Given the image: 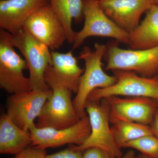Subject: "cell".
Here are the masks:
<instances>
[{
    "instance_id": "obj_8",
    "label": "cell",
    "mask_w": 158,
    "mask_h": 158,
    "mask_svg": "<svg viewBox=\"0 0 158 158\" xmlns=\"http://www.w3.org/2000/svg\"><path fill=\"white\" fill-rule=\"evenodd\" d=\"M113 72L116 83L107 88L94 90L88 101H100L110 96L144 97L158 101V76L145 77L130 71Z\"/></svg>"
},
{
    "instance_id": "obj_5",
    "label": "cell",
    "mask_w": 158,
    "mask_h": 158,
    "mask_svg": "<svg viewBox=\"0 0 158 158\" xmlns=\"http://www.w3.org/2000/svg\"><path fill=\"white\" fill-rule=\"evenodd\" d=\"M11 34L0 29V87L10 94L32 90L29 77L24 74L28 69L25 60L15 50Z\"/></svg>"
},
{
    "instance_id": "obj_26",
    "label": "cell",
    "mask_w": 158,
    "mask_h": 158,
    "mask_svg": "<svg viewBox=\"0 0 158 158\" xmlns=\"http://www.w3.org/2000/svg\"><path fill=\"white\" fill-rule=\"evenodd\" d=\"M136 158H152L148 156H147L144 155L142 154H140L139 155L136 157Z\"/></svg>"
},
{
    "instance_id": "obj_28",
    "label": "cell",
    "mask_w": 158,
    "mask_h": 158,
    "mask_svg": "<svg viewBox=\"0 0 158 158\" xmlns=\"http://www.w3.org/2000/svg\"></svg>"
},
{
    "instance_id": "obj_20",
    "label": "cell",
    "mask_w": 158,
    "mask_h": 158,
    "mask_svg": "<svg viewBox=\"0 0 158 158\" xmlns=\"http://www.w3.org/2000/svg\"><path fill=\"white\" fill-rule=\"evenodd\" d=\"M123 148L137 150L152 158H158V138L154 135L145 136L125 144Z\"/></svg>"
},
{
    "instance_id": "obj_6",
    "label": "cell",
    "mask_w": 158,
    "mask_h": 158,
    "mask_svg": "<svg viewBox=\"0 0 158 158\" xmlns=\"http://www.w3.org/2000/svg\"><path fill=\"white\" fill-rule=\"evenodd\" d=\"M11 41L27 62L32 90L50 88L45 79L46 71L52 64L51 51L48 47L23 28L15 35H11Z\"/></svg>"
},
{
    "instance_id": "obj_13",
    "label": "cell",
    "mask_w": 158,
    "mask_h": 158,
    "mask_svg": "<svg viewBox=\"0 0 158 158\" xmlns=\"http://www.w3.org/2000/svg\"><path fill=\"white\" fill-rule=\"evenodd\" d=\"M98 3L108 17L129 34L139 26L142 15L154 4L152 0H99Z\"/></svg>"
},
{
    "instance_id": "obj_1",
    "label": "cell",
    "mask_w": 158,
    "mask_h": 158,
    "mask_svg": "<svg viewBox=\"0 0 158 158\" xmlns=\"http://www.w3.org/2000/svg\"><path fill=\"white\" fill-rule=\"evenodd\" d=\"M45 79L52 94L37 118L36 126L60 129L75 124L80 118L74 106L73 92L57 80L51 65L46 71Z\"/></svg>"
},
{
    "instance_id": "obj_11",
    "label": "cell",
    "mask_w": 158,
    "mask_h": 158,
    "mask_svg": "<svg viewBox=\"0 0 158 158\" xmlns=\"http://www.w3.org/2000/svg\"><path fill=\"white\" fill-rule=\"evenodd\" d=\"M30 131L32 136L31 146L46 149L66 144L81 145L90 135L91 128L87 114L69 127L58 129L51 127H37L35 125Z\"/></svg>"
},
{
    "instance_id": "obj_16",
    "label": "cell",
    "mask_w": 158,
    "mask_h": 158,
    "mask_svg": "<svg viewBox=\"0 0 158 158\" xmlns=\"http://www.w3.org/2000/svg\"><path fill=\"white\" fill-rule=\"evenodd\" d=\"M52 69L55 77L73 93H77L84 69L78 64L72 50L66 53L51 51Z\"/></svg>"
},
{
    "instance_id": "obj_10",
    "label": "cell",
    "mask_w": 158,
    "mask_h": 158,
    "mask_svg": "<svg viewBox=\"0 0 158 158\" xmlns=\"http://www.w3.org/2000/svg\"><path fill=\"white\" fill-rule=\"evenodd\" d=\"M52 94L50 88L11 94L6 101V114L19 127L30 131Z\"/></svg>"
},
{
    "instance_id": "obj_14",
    "label": "cell",
    "mask_w": 158,
    "mask_h": 158,
    "mask_svg": "<svg viewBox=\"0 0 158 158\" xmlns=\"http://www.w3.org/2000/svg\"><path fill=\"white\" fill-rule=\"evenodd\" d=\"M48 3L49 0H1V29L15 35L31 15Z\"/></svg>"
},
{
    "instance_id": "obj_25",
    "label": "cell",
    "mask_w": 158,
    "mask_h": 158,
    "mask_svg": "<svg viewBox=\"0 0 158 158\" xmlns=\"http://www.w3.org/2000/svg\"><path fill=\"white\" fill-rule=\"evenodd\" d=\"M120 158H136V156L133 151L130 150Z\"/></svg>"
},
{
    "instance_id": "obj_24",
    "label": "cell",
    "mask_w": 158,
    "mask_h": 158,
    "mask_svg": "<svg viewBox=\"0 0 158 158\" xmlns=\"http://www.w3.org/2000/svg\"><path fill=\"white\" fill-rule=\"evenodd\" d=\"M149 126L152 130L153 135L158 138V108Z\"/></svg>"
},
{
    "instance_id": "obj_2",
    "label": "cell",
    "mask_w": 158,
    "mask_h": 158,
    "mask_svg": "<svg viewBox=\"0 0 158 158\" xmlns=\"http://www.w3.org/2000/svg\"><path fill=\"white\" fill-rule=\"evenodd\" d=\"M94 50L88 46L84 47L79 58L85 63V69L81 77L78 89L73 103L80 118L87 115L85 105L90 94L98 88H107L115 84L116 77L105 72L102 60L107 50V45L95 43Z\"/></svg>"
},
{
    "instance_id": "obj_18",
    "label": "cell",
    "mask_w": 158,
    "mask_h": 158,
    "mask_svg": "<svg viewBox=\"0 0 158 158\" xmlns=\"http://www.w3.org/2000/svg\"><path fill=\"white\" fill-rule=\"evenodd\" d=\"M49 4L64 26L67 42L73 44L76 32L72 23H81L84 21L83 0H49Z\"/></svg>"
},
{
    "instance_id": "obj_3",
    "label": "cell",
    "mask_w": 158,
    "mask_h": 158,
    "mask_svg": "<svg viewBox=\"0 0 158 158\" xmlns=\"http://www.w3.org/2000/svg\"><path fill=\"white\" fill-rule=\"evenodd\" d=\"M85 111L90 123V135L81 145L72 146L83 152L90 148H98L106 152L112 158H121L123 156L121 148L115 141L110 126V109L107 101H87Z\"/></svg>"
},
{
    "instance_id": "obj_4",
    "label": "cell",
    "mask_w": 158,
    "mask_h": 158,
    "mask_svg": "<svg viewBox=\"0 0 158 158\" xmlns=\"http://www.w3.org/2000/svg\"><path fill=\"white\" fill-rule=\"evenodd\" d=\"M106 70L132 71L141 76H158V46L143 49L121 48L116 43L107 45L104 57Z\"/></svg>"
},
{
    "instance_id": "obj_17",
    "label": "cell",
    "mask_w": 158,
    "mask_h": 158,
    "mask_svg": "<svg viewBox=\"0 0 158 158\" xmlns=\"http://www.w3.org/2000/svg\"><path fill=\"white\" fill-rule=\"evenodd\" d=\"M144 19L129 34L130 49H143L158 46V5L153 4Z\"/></svg>"
},
{
    "instance_id": "obj_12",
    "label": "cell",
    "mask_w": 158,
    "mask_h": 158,
    "mask_svg": "<svg viewBox=\"0 0 158 158\" xmlns=\"http://www.w3.org/2000/svg\"><path fill=\"white\" fill-rule=\"evenodd\" d=\"M110 109V120L118 119L150 125L158 108V100L144 97L104 98Z\"/></svg>"
},
{
    "instance_id": "obj_29",
    "label": "cell",
    "mask_w": 158,
    "mask_h": 158,
    "mask_svg": "<svg viewBox=\"0 0 158 158\" xmlns=\"http://www.w3.org/2000/svg\"><path fill=\"white\" fill-rule=\"evenodd\" d=\"M98 1H99V0H98Z\"/></svg>"
},
{
    "instance_id": "obj_21",
    "label": "cell",
    "mask_w": 158,
    "mask_h": 158,
    "mask_svg": "<svg viewBox=\"0 0 158 158\" xmlns=\"http://www.w3.org/2000/svg\"><path fill=\"white\" fill-rule=\"evenodd\" d=\"M46 149L31 146L11 158H46Z\"/></svg>"
},
{
    "instance_id": "obj_15",
    "label": "cell",
    "mask_w": 158,
    "mask_h": 158,
    "mask_svg": "<svg viewBox=\"0 0 158 158\" xmlns=\"http://www.w3.org/2000/svg\"><path fill=\"white\" fill-rule=\"evenodd\" d=\"M32 136L30 131H25L14 123L7 114L0 118V153L15 155L31 147Z\"/></svg>"
},
{
    "instance_id": "obj_22",
    "label": "cell",
    "mask_w": 158,
    "mask_h": 158,
    "mask_svg": "<svg viewBox=\"0 0 158 158\" xmlns=\"http://www.w3.org/2000/svg\"><path fill=\"white\" fill-rule=\"evenodd\" d=\"M83 152L74 148L72 146L59 152L47 155L46 158H83Z\"/></svg>"
},
{
    "instance_id": "obj_19",
    "label": "cell",
    "mask_w": 158,
    "mask_h": 158,
    "mask_svg": "<svg viewBox=\"0 0 158 158\" xmlns=\"http://www.w3.org/2000/svg\"><path fill=\"white\" fill-rule=\"evenodd\" d=\"M110 121L115 141L120 148L130 141L153 135L149 125L118 119Z\"/></svg>"
},
{
    "instance_id": "obj_23",
    "label": "cell",
    "mask_w": 158,
    "mask_h": 158,
    "mask_svg": "<svg viewBox=\"0 0 158 158\" xmlns=\"http://www.w3.org/2000/svg\"><path fill=\"white\" fill-rule=\"evenodd\" d=\"M83 158H112L106 152L98 148H90L83 151Z\"/></svg>"
},
{
    "instance_id": "obj_7",
    "label": "cell",
    "mask_w": 158,
    "mask_h": 158,
    "mask_svg": "<svg viewBox=\"0 0 158 158\" xmlns=\"http://www.w3.org/2000/svg\"><path fill=\"white\" fill-rule=\"evenodd\" d=\"M84 25L76 32L72 49L81 46L89 37H109L118 42L128 44L129 34L120 28L108 17L98 0H83Z\"/></svg>"
},
{
    "instance_id": "obj_27",
    "label": "cell",
    "mask_w": 158,
    "mask_h": 158,
    "mask_svg": "<svg viewBox=\"0 0 158 158\" xmlns=\"http://www.w3.org/2000/svg\"><path fill=\"white\" fill-rule=\"evenodd\" d=\"M154 4L158 5V0H152Z\"/></svg>"
},
{
    "instance_id": "obj_9",
    "label": "cell",
    "mask_w": 158,
    "mask_h": 158,
    "mask_svg": "<svg viewBox=\"0 0 158 158\" xmlns=\"http://www.w3.org/2000/svg\"><path fill=\"white\" fill-rule=\"evenodd\" d=\"M23 28L52 51L60 48L67 41L64 26L49 3L41 6L31 15Z\"/></svg>"
}]
</instances>
